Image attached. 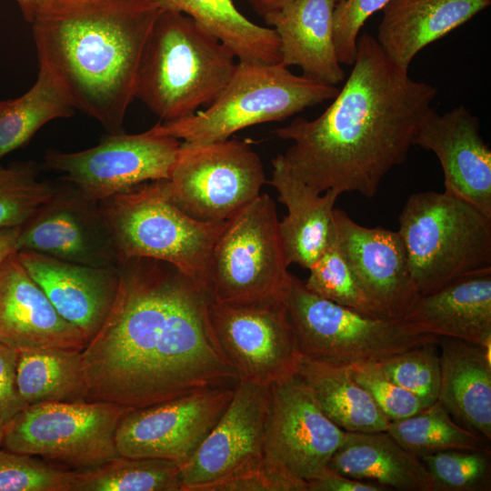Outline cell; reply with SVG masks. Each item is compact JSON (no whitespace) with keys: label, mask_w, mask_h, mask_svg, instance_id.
Instances as JSON below:
<instances>
[{"label":"cell","mask_w":491,"mask_h":491,"mask_svg":"<svg viewBox=\"0 0 491 491\" xmlns=\"http://www.w3.org/2000/svg\"><path fill=\"white\" fill-rule=\"evenodd\" d=\"M16 250L97 267H116L120 262L99 203L71 184L56 187L21 225Z\"/></svg>","instance_id":"e0dca14e"},{"label":"cell","mask_w":491,"mask_h":491,"mask_svg":"<svg viewBox=\"0 0 491 491\" xmlns=\"http://www.w3.org/2000/svg\"><path fill=\"white\" fill-rule=\"evenodd\" d=\"M414 145L433 152L444 174L445 192L491 217V150L479 121L465 105L444 114L432 110L421 124Z\"/></svg>","instance_id":"d6986e66"},{"label":"cell","mask_w":491,"mask_h":491,"mask_svg":"<svg viewBox=\"0 0 491 491\" xmlns=\"http://www.w3.org/2000/svg\"><path fill=\"white\" fill-rule=\"evenodd\" d=\"M386 431L418 457L453 449L489 450L487 439L456 423L439 400L412 416L391 421Z\"/></svg>","instance_id":"d6a6232c"},{"label":"cell","mask_w":491,"mask_h":491,"mask_svg":"<svg viewBox=\"0 0 491 491\" xmlns=\"http://www.w3.org/2000/svg\"><path fill=\"white\" fill-rule=\"evenodd\" d=\"M438 399L463 426L491 439L490 348L449 337H439Z\"/></svg>","instance_id":"484cf974"},{"label":"cell","mask_w":491,"mask_h":491,"mask_svg":"<svg viewBox=\"0 0 491 491\" xmlns=\"http://www.w3.org/2000/svg\"><path fill=\"white\" fill-rule=\"evenodd\" d=\"M37 175L32 162L0 165V230L21 226L53 195L56 187Z\"/></svg>","instance_id":"e575fe53"},{"label":"cell","mask_w":491,"mask_h":491,"mask_svg":"<svg viewBox=\"0 0 491 491\" xmlns=\"http://www.w3.org/2000/svg\"><path fill=\"white\" fill-rule=\"evenodd\" d=\"M263 17L276 12L295 0H246Z\"/></svg>","instance_id":"bcb514c9"},{"label":"cell","mask_w":491,"mask_h":491,"mask_svg":"<svg viewBox=\"0 0 491 491\" xmlns=\"http://www.w3.org/2000/svg\"><path fill=\"white\" fill-rule=\"evenodd\" d=\"M17 387L26 406L44 402L86 401L80 350L18 351Z\"/></svg>","instance_id":"f546056e"},{"label":"cell","mask_w":491,"mask_h":491,"mask_svg":"<svg viewBox=\"0 0 491 491\" xmlns=\"http://www.w3.org/2000/svg\"><path fill=\"white\" fill-rule=\"evenodd\" d=\"M234 53L190 16L162 10L142 55L138 97L162 121L209 105L231 78Z\"/></svg>","instance_id":"277c9868"},{"label":"cell","mask_w":491,"mask_h":491,"mask_svg":"<svg viewBox=\"0 0 491 491\" xmlns=\"http://www.w3.org/2000/svg\"><path fill=\"white\" fill-rule=\"evenodd\" d=\"M74 107L41 66L35 85L15 99L0 101V161L25 145L46 123L72 115Z\"/></svg>","instance_id":"4dcf8cb0"},{"label":"cell","mask_w":491,"mask_h":491,"mask_svg":"<svg viewBox=\"0 0 491 491\" xmlns=\"http://www.w3.org/2000/svg\"><path fill=\"white\" fill-rule=\"evenodd\" d=\"M333 221L339 245L368 296L388 318L403 319L421 295L398 232L361 225L340 208H335Z\"/></svg>","instance_id":"ac0fdd59"},{"label":"cell","mask_w":491,"mask_h":491,"mask_svg":"<svg viewBox=\"0 0 491 491\" xmlns=\"http://www.w3.org/2000/svg\"><path fill=\"white\" fill-rule=\"evenodd\" d=\"M297 376L326 416L343 430H387L391 421L354 379L346 364L304 357Z\"/></svg>","instance_id":"83f0119b"},{"label":"cell","mask_w":491,"mask_h":491,"mask_svg":"<svg viewBox=\"0 0 491 491\" xmlns=\"http://www.w3.org/2000/svg\"><path fill=\"white\" fill-rule=\"evenodd\" d=\"M99 205L120 261L145 257L168 263L212 296V253L228 220L188 216L171 199L166 179L137 185Z\"/></svg>","instance_id":"5b68a950"},{"label":"cell","mask_w":491,"mask_h":491,"mask_svg":"<svg viewBox=\"0 0 491 491\" xmlns=\"http://www.w3.org/2000/svg\"><path fill=\"white\" fill-rule=\"evenodd\" d=\"M308 491H385L380 485L355 479L328 466L316 477L307 481Z\"/></svg>","instance_id":"7bdbcfd3"},{"label":"cell","mask_w":491,"mask_h":491,"mask_svg":"<svg viewBox=\"0 0 491 491\" xmlns=\"http://www.w3.org/2000/svg\"><path fill=\"white\" fill-rule=\"evenodd\" d=\"M398 220L420 295L491 270V217L466 200L445 191L415 193Z\"/></svg>","instance_id":"8992f818"},{"label":"cell","mask_w":491,"mask_h":491,"mask_svg":"<svg viewBox=\"0 0 491 491\" xmlns=\"http://www.w3.org/2000/svg\"><path fill=\"white\" fill-rule=\"evenodd\" d=\"M21 226L0 230V267L13 254L16 253V244Z\"/></svg>","instance_id":"f6af8a7d"},{"label":"cell","mask_w":491,"mask_h":491,"mask_svg":"<svg viewBox=\"0 0 491 491\" xmlns=\"http://www.w3.org/2000/svg\"><path fill=\"white\" fill-rule=\"evenodd\" d=\"M115 301L81 351L86 401L135 409L238 381L214 336L209 293L174 266H117Z\"/></svg>","instance_id":"6da1fadb"},{"label":"cell","mask_w":491,"mask_h":491,"mask_svg":"<svg viewBox=\"0 0 491 491\" xmlns=\"http://www.w3.org/2000/svg\"><path fill=\"white\" fill-rule=\"evenodd\" d=\"M279 222L276 204L265 193L227 221L212 253L214 301L286 302L293 275Z\"/></svg>","instance_id":"ba28073f"},{"label":"cell","mask_w":491,"mask_h":491,"mask_svg":"<svg viewBox=\"0 0 491 491\" xmlns=\"http://www.w3.org/2000/svg\"><path fill=\"white\" fill-rule=\"evenodd\" d=\"M75 470L0 449V491H72Z\"/></svg>","instance_id":"74e56055"},{"label":"cell","mask_w":491,"mask_h":491,"mask_svg":"<svg viewBox=\"0 0 491 491\" xmlns=\"http://www.w3.org/2000/svg\"><path fill=\"white\" fill-rule=\"evenodd\" d=\"M338 90L295 75L281 63L237 61L231 78L209 105L182 119L159 122L148 131L185 143L225 140L242 129L282 121L333 99Z\"/></svg>","instance_id":"52a82bcc"},{"label":"cell","mask_w":491,"mask_h":491,"mask_svg":"<svg viewBox=\"0 0 491 491\" xmlns=\"http://www.w3.org/2000/svg\"><path fill=\"white\" fill-rule=\"evenodd\" d=\"M352 66L320 115L296 118L274 134L292 142L283 158L317 193L334 189L372 197L384 177L407 159L438 91L413 79L368 34L357 38Z\"/></svg>","instance_id":"7a4b0ae2"},{"label":"cell","mask_w":491,"mask_h":491,"mask_svg":"<svg viewBox=\"0 0 491 491\" xmlns=\"http://www.w3.org/2000/svg\"><path fill=\"white\" fill-rule=\"evenodd\" d=\"M327 466L387 490L434 491L433 479L422 460L387 431L346 432Z\"/></svg>","instance_id":"4316f807"},{"label":"cell","mask_w":491,"mask_h":491,"mask_svg":"<svg viewBox=\"0 0 491 491\" xmlns=\"http://www.w3.org/2000/svg\"><path fill=\"white\" fill-rule=\"evenodd\" d=\"M129 408L95 401L25 406L5 424L3 446L80 470L120 456L115 431Z\"/></svg>","instance_id":"30bf717a"},{"label":"cell","mask_w":491,"mask_h":491,"mask_svg":"<svg viewBox=\"0 0 491 491\" xmlns=\"http://www.w3.org/2000/svg\"><path fill=\"white\" fill-rule=\"evenodd\" d=\"M5 436V423L0 419V447L3 446Z\"/></svg>","instance_id":"c3c4849f"},{"label":"cell","mask_w":491,"mask_h":491,"mask_svg":"<svg viewBox=\"0 0 491 491\" xmlns=\"http://www.w3.org/2000/svg\"><path fill=\"white\" fill-rule=\"evenodd\" d=\"M434 491H487L491 488L490 450L453 449L419 456Z\"/></svg>","instance_id":"8d00e7d4"},{"label":"cell","mask_w":491,"mask_h":491,"mask_svg":"<svg viewBox=\"0 0 491 491\" xmlns=\"http://www.w3.org/2000/svg\"><path fill=\"white\" fill-rule=\"evenodd\" d=\"M393 382L416 396L426 406L438 399L440 356L437 343H428L375 360Z\"/></svg>","instance_id":"d590c367"},{"label":"cell","mask_w":491,"mask_h":491,"mask_svg":"<svg viewBox=\"0 0 491 491\" xmlns=\"http://www.w3.org/2000/svg\"><path fill=\"white\" fill-rule=\"evenodd\" d=\"M162 10L155 0H95L45 13L32 23L39 66L74 108L121 133Z\"/></svg>","instance_id":"3957f363"},{"label":"cell","mask_w":491,"mask_h":491,"mask_svg":"<svg viewBox=\"0 0 491 491\" xmlns=\"http://www.w3.org/2000/svg\"><path fill=\"white\" fill-rule=\"evenodd\" d=\"M233 394L234 387L215 386L128 409L115 431L118 454L183 465L215 426Z\"/></svg>","instance_id":"5bb4252c"},{"label":"cell","mask_w":491,"mask_h":491,"mask_svg":"<svg viewBox=\"0 0 491 491\" xmlns=\"http://www.w3.org/2000/svg\"><path fill=\"white\" fill-rule=\"evenodd\" d=\"M181 141L150 133L110 135L79 152L48 150L43 168L64 174L84 195L101 202L137 185L168 179Z\"/></svg>","instance_id":"4fadbf2b"},{"label":"cell","mask_w":491,"mask_h":491,"mask_svg":"<svg viewBox=\"0 0 491 491\" xmlns=\"http://www.w3.org/2000/svg\"><path fill=\"white\" fill-rule=\"evenodd\" d=\"M270 394L265 466L307 483L327 467L346 431L326 416L297 376L271 386Z\"/></svg>","instance_id":"9a60e30c"},{"label":"cell","mask_w":491,"mask_h":491,"mask_svg":"<svg viewBox=\"0 0 491 491\" xmlns=\"http://www.w3.org/2000/svg\"><path fill=\"white\" fill-rule=\"evenodd\" d=\"M72 491H182L180 466L165 459L118 456L75 470Z\"/></svg>","instance_id":"1f68e13d"},{"label":"cell","mask_w":491,"mask_h":491,"mask_svg":"<svg viewBox=\"0 0 491 491\" xmlns=\"http://www.w3.org/2000/svg\"><path fill=\"white\" fill-rule=\"evenodd\" d=\"M216 343L237 380L271 386L297 376L303 360L286 302L210 301Z\"/></svg>","instance_id":"7c38bea8"},{"label":"cell","mask_w":491,"mask_h":491,"mask_svg":"<svg viewBox=\"0 0 491 491\" xmlns=\"http://www.w3.org/2000/svg\"><path fill=\"white\" fill-rule=\"evenodd\" d=\"M304 285L311 293L338 305L372 317L388 318L361 286L339 245L335 226Z\"/></svg>","instance_id":"836d02e7"},{"label":"cell","mask_w":491,"mask_h":491,"mask_svg":"<svg viewBox=\"0 0 491 491\" xmlns=\"http://www.w3.org/2000/svg\"><path fill=\"white\" fill-rule=\"evenodd\" d=\"M336 1H337V0H336Z\"/></svg>","instance_id":"681fc988"},{"label":"cell","mask_w":491,"mask_h":491,"mask_svg":"<svg viewBox=\"0 0 491 491\" xmlns=\"http://www.w3.org/2000/svg\"><path fill=\"white\" fill-rule=\"evenodd\" d=\"M403 319L416 333L490 348L491 270L461 277L436 292L421 295Z\"/></svg>","instance_id":"603a6c76"},{"label":"cell","mask_w":491,"mask_h":491,"mask_svg":"<svg viewBox=\"0 0 491 491\" xmlns=\"http://www.w3.org/2000/svg\"><path fill=\"white\" fill-rule=\"evenodd\" d=\"M18 351L0 342V419L5 424L25 406L16 382Z\"/></svg>","instance_id":"b9f144b4"},{"label":"cell","mask_w":491,"mask_h":491,"mask_svg":"<svg viewBox=\"0 0 491 491\" xmlns=\"http://www.w3.org/2000/svg\"><path fill=\"white\" fill-rule=\"evenodd\" d=\"M336 2L295 0L264 16L279 38L280 63L298 66L304 76L334 86L346 76L334 45Z\"/></svg>","instance_id":"7402d4cb"},{"label":"cell","mask_w":491,"mask_h":491,"mask_svg":"<svg viewBox=\"0 0 491 491\" xmlns=\"http://www.w3.org/2000/svg\"><path fill=\"white\" fill-rule=\"evenodd\" d=\"M213 491H308L303 480L286 477L264 466L216 486Z\"/></svg>","instance_id":"60d3db41"},{"label":"cell","mask_w":491,"mask_h":491,"mask_svg":"<svg viewBox=\"0 0 491 491\" xmlns=\"http://www.w3.org/2000/svg\"><path fill=\"white\" fill-rule=\"evenodd\" d=\"M286 304L304 357L348 365L439 338L413 331L404 319L372 317L318 296L294 275Z\"/></svg>","instance_id":"9c48e42d"},{"label":"cell","mask_w":491,"mask_h":491,"mask_svg":"<svg viewBox=\"0 0 491 491\" xmlns=\"http://www.w3.org/2000/svg\"><path fill=\"white\" fill-rule=\"evenodd\" d=\"M270 386L237 381L233 397L192 456L180 466L182 491H213L264 466Z\"/></svg>","instance_id":"2e32d148"},{"label":"cell","mask_w":491,"mask_h":491,"mask_svg":"<svg viewBox=\"0 0 491 491\" xmlns=\"http://www.w3.org/2000/svg\"><path fill=\"white\" fill-rule=\"evenodd\" d=\"M266 183L263 163L246 141L181 142L166 179L173 202L200 222H225L254 201Z\"/></svg>","instance_id":"8fae6325"},{"label":"cell","mask_w":491,"mask_h":491,"mask_svg":"<svg viewBox=\"0 0 491 491\" xmlns=\"http://www.w3.org/2000/svg\"><path fill=\"white\" fill-rule=\"evenodd\" d=\"M24 18L33 23L38 16L48 13L53 8V0H15Z\"/></svg>","instance_id":"ee69618b"},{"label":"cell","mask_w":491,"mask_h":491,"mask_svg":"<svg viewBox=\"0 0 491 491\" xmlns=\"http://www.w3.org/2000/svg\"><path fill=\"white\" fill-rule=\"evenodd\" d=\"M164 10L183 13L225 44L237 61L277 64L280 44L272 27L246 17L233 0H155Z\"/></svg>","instance_id":"f1b7e54d"},{"label":"cell","mask_w":491,"mask_h":491,"mask_svg":"<svg viewBox=\"0 0 491 491\" xmlns=\"http://www.w3.org/2000/svg\"><path fill=\"white\" fill-rule=\"evenodd\" d=\"M0 342L17 351H82L84 333L63 318L16 257L0 267Z\"/></svg>","instance_id":"ffe728a7"},{"label":"cell","mask_w":491,"mask_h":491,"mask_svg":"<svg viewBox=\"0 0 491 491\" xmlns=\"http://www.w3.org/2000/svg\"><path fill=\"white\" fill-rule=\"evenodd\" d=\"M347 366L390 421L412 416L426 407L416 396L387 377L375 360L354 362Z\"/></svg>","instance_id":"f35d334b"},{"label":"cell","mask_w":491,"mask_h":491,"mask_svg":"<svg viewBox=\"0 0 491 491\" xmlns=\"http://www.w3.org/2000/svg\"><path fill=\"white\" fill-rule=\"evenodd\" d=\"M490 4L491 0H390L382 9L376 39L396 65L408 71L423 48L461 26Z\"/></svg>","instance_id":"cb8c5ba5"},{"label":"cell","mask_w":491,"mask_h":491,"mask_svg":"<svg viewBox=\"0 0 491 491\" xmlns=\"http://www.w3.org/2000/svg\"><path fill=\"white\" fill-rule=\"evenodd\" d=\"M16 257L58 314L79 328L88 343L101 328L115 301L117 266L80 265L33 251H18Z\"/></svg>","instance_id":"44dd1931"},{"label":"cell","mask_w":491,"mask_h":491,"mask_svg":"<svg viewBox=\"0 0 491 491\" xmlns=\"http://www.w3.org/2000/svg\"><path fill=\"white\" fill-rule=\"evenodd\" d=\"M272 166L270 184L287 209L279 222L287 262L309 270L329 242L335 204L341 194L334 189L317 193L291 172L282 155L272 160Z\"/></svg>","instance_id":"d4e9b609"},{"label":"cell","mask_w":491,"mask_h":491,"mask_svg":"<svg viewBox=\"0 0 491 491\" xmlns=\"http://www.w3.org/2000/svg\"><path fill=\"white\" fill-rule=\"evenodd\" d=\"M93 1L95 0H53V8L51 11L72 8Z\"/></svg>","instance_id":"7dc6e473"},{"label":"cell","mask_w":491,"mask_h":491,"mask_svg":"<svg viewBox=\"0 0 491 491\" xmlns=\"http://www.w3.org/2000/svg\"><path fill=\"white\" fill-rule=\"evenodd\" d=\"M390 0H337L333 14L334 45L341 65H352L357 38L366 21Z\"/></svg>","instance_id":"ab89813d"}]
</instances>
